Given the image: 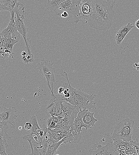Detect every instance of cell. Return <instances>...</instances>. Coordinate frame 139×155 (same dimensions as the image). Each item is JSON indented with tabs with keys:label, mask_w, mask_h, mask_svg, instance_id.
I'll use <instances>...</instances> for the list:
<instances>
[{
	"label": "cell",
	"mask_w": 139,
	"mask_h": 155,
	"mask_svg": "<svg viewBox=\"0 0 139 155\" xmlns=\"http://www.w3.org/2000/svg\"><path fill=\"white\" fill-rule=\"evenodd\" d=\"M138 66H139V62H138Z\"/></svg>",
	"instance_id": "60d3db41"
},
{
	"label": "cell",
	"mask_w": 139,
	"mask_h": 155,
	"mask_svg": "<svg viewBox=\"0 0 139 155\" xmlns=\"http://www.w3.org/2000/svg\"><path fill=\"white\" fill-rule=\"evenodd\" d=\"M32 136L31 134L24 135L23 137V139L27 140L29 142L31 150V155H39L40 148L42 146L40 142H36V141Z\"/></svg>",
	"instance_id": "7c38bea8"
},
{
	"label": "cell",
	"mask_w": 139,
	"mask_h": 155,
	"mask_svg": "<svg viewBox=\"0 0 139 155\" xmlns=\"http://www.w3.org/2000/svg\"><path fill=\"white\" fill-rule=\"evenodd\" d=\"M25 8L23 5L18 0H0V10H8L10 13L11 18L15 17L16 13Z\"/></svg>",
	"instance_id": "ba28073f"
},
{
	"label": "cell",
	"mask_w": 139,
	"mask_h": 155,
	"mask_svg": "<svg viewBox=\"0 0 139 155\" xmlns=\"http://www.w3.org/2000/svg\"><path fill=\"white\" fill-rule=\"evenodd\" d=\"M5 30L10 34H13L18 32L16 26L14 18H11L10 21Z\"/></svg>",
	"instance_id": "d6986e66"
},
{
	"label": "cell",
	"mask_w": 139,
	"mask_h": 155,
	"mask_svg": "<svg viewBox=\"0 0 139 155\" xmlns=\"http://www.w3.org/2000/svg\"><path fill=\"white\" fill-rule=\"evenodd\" d=\"M18 41L15 39H10L7 41V45L5 48L12 51V50L14 45Z\"/></svg>",
	"instance_id": "603a6c76"
},
{
	"label": "cell",
	"mask_w": 139,
	"mask_h": 155,
	"mask_svg": "<svg viewBox=\"0 0 139 155\" xmlns=\"http://www.w3.org/2000/svg\"><path fill=\"white\" fill-rule=\"evenodd\" d=\"M82 127H85L86 130L88 129L87 126L83 122L80 111L74 120V130L75 132L80 133L82 131Z\"/></svg>",
	"instance_id": "4fadbf2b"
},
{
	"label": "cell",
	"mask_w": 139,
	"mask_h": 155,
	"mask_svg": "<svg viewBox=\"0 0 139 155\" xmlns=\"http://www.w3.org/2000/svg\"><path fill=\"white\" fill-rule=\"evenodd\" d=\"M21 54L23 56H26V55H27L26 52L25 51H23L22 52Z\"/></svg>",
	"instance_id": "e575fe53"
},
{
	"label": "cell",
	"mask_w": 139,
	"mask_h": 155,
	"mask_svg": "<svg viewBox=\"0 0 139 155\" xmlns=\"http://www.w3.org/2000/svg\"><path fill=\"white\" fill-rule=\"evenodd\" d=\"M40 61V62L38 63L36 66V68L39 70L40 73L47 80L48 88L50 89L51 94H54L53 83H55V69L53 66V63H51L49 61L44 59Z\"/></svg>",
	"instance_id": "8992f818"
},
{
	"label": "cell",
	"mask_w": 139,
	"mask_h": 155,
	"mask_svg": "<svg viewBox=\"0 0 139 155\" xmlns=\"http://www.w3.org/2000/svg\"><path fill=\"white\" fill-rule=\"evenodd\" d=\"M134 27V26L132 24L128 23L127 25L121 27L116 33L126 36Z\"/></svg>",
	"instance_id": "ffe728a7"
},
{
	"label": "cell",
	"mask_w": 139,
	"mask_h": 155,
	"mask_svg": "<svg viewBox=\"0 0 139 155\" xmlns=\"http://www.w3.org/2000/svg\"><path fill=\"white\" fill-rule=\"evenodd\" d=\"M113 139V144L115 149L127 151V147L128 144V142H126L119 139Z\"/></svg>",
	"instance_id": "9a60e30c"
},
{
	"label": "cell",
	"mask_w": 139,
	"mask_h": 155,
	"mask_svg": "<svg viewBox=\"0 0 139 155\" xmlns=\"http://www.w3.org/2000/svg\"><path fill=\"white\" fill-rule=\"evenodd\" d=\"M135 24L136 27L139 30V23L136 21Z\"/></svg>",
	"instance_id": "d590c367"
},
{
	"label": "cell",
	"mask_w": 139,
	"mask_h": 155,
	"mask_svg": "<svg viewBox=\"0 0 139 155\" xmlns=\"http://www.w3.org/2000/svg\"><path fill=\"white\" fill-rule=\"evenodd\" d=\"M81 0H66L62 2L57 8L55 12L57 16L62 12L65 11L72 16L76 24L82 21L79 12Z\"/></svg>",
	"instance_id": "5b68a950"
},
{
	"label": "cell",
	"mask_w": 139,
	"mask_h": 155,
	"mask_svg": "<svg viewBox=\"0 0 139 155\" xmlns=\"http://www.w3.org/2000/svg\"><path fill=\"white\" fill-rule=\"evenodd\" d=\"M53 118V117L51 116V117H49L47 119V124L48 128H49V127L52 121Z\"/></svg>",
	"instance_id": "f546056e"
},
{
	"label": "cell",
	"mask_w": 139,
	"mask_h": 155,
	"mask_svg": "<svg viewBox=\"0 0 139 155\" xmlns=\"http://www.w3.org/2000/svg\"><path fill=\"white\" fill-rule=\"evenodd\" d=\"M66 0H48L47 9L52 12H55L57 7L63 1Z\"/></svg>",
	"instance_id": "2e32d148"
},
{
	"label": "cell",
	"mask_w": 139,
	"mask_h": 155,
	"mask_svg": "<svg viewBox=\"0 0 139 155\" xmlns=\"http://www.w3.org/2000/svg\"><path fill=\"white\" fill-rule=\"evenodd\" d=\"M22 59L25 63H31L34 61L33 55L32 54L28 55L27 57L25 56H23Z\"/></svg>",
	"instance_id": "cb8c5ba5"
},
{
	"label": "cell",
	"mask_w": 139,
	"mask_h": 155,
	"mask_svg": "<svg viewBox=\"0 0 139 155\" xmlns=\"http://www.w3.org/2000/svg\"><path fill=\"white\" fill-rule=\"evenodd\" d=\"M134 125L135 122L129 118L122 120L115 127L112 138L120 139L126 142L132 140Z\"/></svg>",
	"instance_id": "7a4b0ae2"
},
{
	"label": "cell",
	"mask_w": 139,
	"mask_h": 155,
	"mask_svg": "<svg viewBox=\"0 0 139 155\" xmlns=\"http://www.w3.org/2000/svg\"><path fill=\"white\" fill-rule=\"evenodd\" d=\"M79 12L82 20L86 22L90 17L92 12L91 4L89 0H81Z\"/></svg>",
	"instance_id": "30bf717a"
},
{
	"label": "cell",
	"mask_w": 139,
	"mask_h": 155,
	"mask_svg": "<svg viewBox=\"0 0 139 155\" xmlns=\"http://www.w3.org/2000/svg\"><path fill=\"white\" fill-rule=\"evenodd\" d=\"M25 128L24 127L22 126H19L18 127V129L20 130H21Z\"/></svg>",
	"instance_id": "8d00e7d4"
},
{
	"label": "cell",
	"mask_w": 139,
	"mask_h": 155,
	"mask_svg": "<svg viewBox=\"0 0 139 155\" xmlns=\"http://www.w3.org/2000/svg\"><path fill=\"white\" fill-rule=\"evenodd\" d=\"M92 12L86 22L93 28L101 31L108 30L111 27L114 15L113 10L116 0H89Z\"/></svg>",
	"instance_id": "6da1fadb"
},
{
	"label": "cell",
	"mask_w": 139,
	"mask_h": 155,
	"mask_svg": "<svg viewBox=\"0 0 139 155\" xmlns=\"http://www.w3.org/2000/svg\"><path fill=\"white\" fill-rule=\"evenodd\" d=\"M0 124V136L3 139H11V137L7 134L9 125L8 123H1Z\"/></svg>",
	"instance_id": "e0dca14e"
},
{
	"label": "cell",
	"mask_w": 139,
	"mask_h": 155,
	"mask_svg": "<svg viewBox=\"0 0 139 155\" xmlns=\"http://www.w3.org/2000/svg\"><path fill=\"white\" fill-rule=\"evenodd\" d=\"M63 142V140L62 139L48 147L45 155H52L55 154L60 145Z\"/></svg>",
	"instance_id": "ac0fdd59"
},
{
	"label": "cell",
	"mask_w": 139,
	"mask_h": 155,
	"mask_svg": "<svg viewBox=\"0 0 139 155\" xmlns=\"http://www.w3.org/2000/svg\"><path fill=\"white\" fill-rule=\"evenodd\" d=\"M73 134L71 143H78L80 142L82 138L81 133L75 132L74 130L72 131Z\"/></svg>",
	"instance_id": "7402d4cb"
},
{
	"label": "cell",
	"mask_w": 139,
	"mask_h": 155,
	"mask_svg": "<svg viewBox=\"0 0 139 155\" xmlns=\"http://www.w3.org/2000/svg\"><path fill=\"white\" fill-rule=\"evenodd\" d=\"M138 66V64L136 63H135L133 64V67L135 68H136V67Z\"/></svg>",
	"instance_id": "74e56055"
},
{
	"label": "cell",
	"mask_w": 139,
	"mask_h": 155,
	"mask_svg": "<svg viewBox=\"0 0 139 155\" xmlns=\"http://www.w3.org/2000/svg\"><path fill=\"white\" fill-rule=\"evenodd\" d=\"M74 95L70 103L81 109L90 110L96 108V102L94 100L96 95L93 93L87 94L79 89L74 91Z\"/></svg>",
	"instance_id": "3957f363"
},
{
	"label": "cell",
	"mask_w": 139,
	"mask_h": 155,
	"mask_svg": "<svg viewBox=\"0 0 139 155\" xmlns=\"http://www.w3.org/2000/svg\"><path fill=\"white\" fill-rule=\"evenodd\" d=\"M57 123H56L54 121H52L49 127V128H55L57 125Z\"/></svg>",
	"instance_id": "1f68e13d"
},
{
	"label": "cell",
	"mask_w": 139,
	"mask_h": 155,
	"mask_svg": "<svg viewBox=\"0 0 139 155\" xmlns=\"http://www.w3.org/2000/svg\"><path fill=\"white\" fill-rule=\"evenodd\" d=\"M9 146L7 140L3 139L0 136V155H6L5 148Z\"/></svg>",
	"instance_id": "44dd1931"
},
{
	"label": "cell",
	"mask_w": 139,
	"mask_h": 155,
	"mask_svg": "<svg viewBox=\"0 0 139 155\" xmlns=\"http://www.w3.org/2000/svg\"><path fill=\"white\" fill-rule=\"evenodd\" d=\"M62 18H66L69 17L68 13L65 11H63L61 12L58 16Z\"/></svg>",
	"instance_id": "83f0119b"
},
{
	"label": "cell",
	"mask_w": 139,
	"mask_h": 155,
	"mask_svg": "<svg viewBox=\"0 0 139 155\" xmlns=\"http://www.w3.org/2000/svg\"><path fill=\"white\" fill-rule=\"evenodd\" d=\"M60 132H55L53 133H51L52 136H53L56 138L59 139L60 138ZM60 140V139H59Z\"/></svg>",
	"instance_id": "4dcf8cb0"
},
{
	"label": "cell",
	"mask_w": 139,
	"mask_h": 155,
	"mask_svg": "<svg viewBox=\"0 0 139 155\" xmlns=\"http://www.w3.org/2000/svg\"><path fill=\"white\" fill-rule=\"evenodd\" d=\"M33 138L36 141H38V137L36 135V136H35V137H33Z\"/></svg>",
	"instance_id": "f35d334b"
},
{
	"label": "cell",
	"mask_w": 139,
	"mask_h": 155,
	"mask_svg": "<svg viewBox=\"0 0 139 155\" xmlns=\"http://www.w3.org/2000/svg\"><path fill=\"white\" fill-rule=\"evenodd\" d=\"M64 90V87H60L58 90V94H62Z\"/></svg>",
	"instance_id": "d6a6232c"
},
{
	"label": "cell",
	"mask_w": 139,
	"mask_h": 155,
	"mask_svg": "<svg viewBox=\"0 0 139 155\" xmlns=\"http://www.w3.org/2000/svg\"><path fill=\"white\" fill-rule=\"evenodd\" d=\"M30 122L32 125L31 134L32 135L34 134L38 137L42 129L40 128L39 125L36 115H33L30 117Z\"/></svg>",
	"instance_id": "5bb4252c"
},
{
	"label": "cell",
	"mask_w": 139,
	"mask_h": 155,
	"mask_svg": "<svg viewBox=\"0 0 139 155\" xmlns=\"http://www.w3.org/2000/svg\"><path fill=\"white\" fill-rule=\"evenodd\" d=\"M125 36L124 35L116 33L115 36V39L116 44L118 45H120Z\"/></svg>",
	"instance_id": "d4e9b609"
},
{
	"label": "cell",
	"mask_w": 139,
	"mask_h": 155,
	"mask_svg": "<svg viewBox=\"0 0 139 155\" xmlns=\"http://www.w3.org/2000/svg\"><path fill=\"white\" fill-rule=\"evenodd\" d=\"M136 150L137 154L139 155V143L138 142L136 145Z\"/></svg>",
	"instance_id": "836d02e7"
},
{
	"label": "cell",
	"mask_w": 139,
	"mask_h": 155,
	"mask_svg": "<svg viewBox=\"0 0 139 155\" xmlns=\"http://www.w3.org/2000/svg\"><path fill=\"white\" fill-rule=\"evenodd\" d=\"M42 146V147L40 148L39 155H45L47 149L48 148V146L46 145Z\"/></svg>",
	"instance_id": "4316f807"
},
{
	"label": "cell",
	"mask_w": 139,
	"mask_h": 155,
	"mask_svg": "<svg viewBox=\"0 0 139 155\" xmlns=\"http://www.w3.org/2000/svg\"><path fill=\"white\" fill-rule=\"evenodd\" d=\"M80 112L83 121L88 129L95 125V123L98 120L94 117V112H91L88 109L82 110L81 108Z\"/></svg>",
	"instance_id": "8fae6325"
},
{
	"label": "cell",
	"mask_w": 139,
	"mask_h": 155,
	"mask_svg": "<svg viewBox=\"0 0 139 155\" xmlns=\"http://www.w3.org/2000/svg\"><path fill=\"white\" fill-rule=\"evenodd\" d=\"M113 138L108 134L105 133L100 141L95 143L89 151L90 155H115L113 144Z\"/></svg>",
	"instance_id": "277c9868"
},
{
	"label": "cell",
	"mask_w": 139,
	"mask_h": 155,
	"mask_svg": "<svg viewBox=\"0 0 139 155\" xmlns=\"http://www.w3.org/2000/svg\"><path fill=\"white\" fill-rule=\"evenodd\" d=\"M136 68L138 70H139V66H138L136 67Z\"/></svg>",
	"instance_id": "ab89813d"
},
{
	"label": "cell",
	"mask_w": 139,
	"mask_h": 155,
	"mask_svg": "<svg viewBox=\"0 0 139 155\" xmlns=\"http://www.w3.org/2000/svg\"><path fill=\"white\" fill-rule=\"evenodd\" d=\"M48 113L50 114L52 117L54 116L56 112V108L55 107V105L50 107L46 110Z\"/></svg>",
	"instance_id": "484cf974"
},
{
	"label": "cell",
	"mask_w": 139,
	"mask_h": 155,
	"mask_svg": "<svg viewBox=\"0 0 139 155\" xmlns=\"http://www.w3.org/2000/svg\"><path fill=\"white\" fill-rule=\"evenodd\" d=\"M25 128L27 130H29L31 129L32 125L30 122L26 123L24 125Z\"/></svg>",
	"instance_id": "f1b7e54d"
},
{
	"label": "cell",
	"mask_w": 139,
	"mask_h": 155,
	"mask_svg": "<svg viewBox=\"0 0 139 155\" xmlns=\"http://www.w3.org/2000/svg\"><path fill=\"white\" fill-rule=\"evenodd\" d=\"M24 8L22 9L23 14H21L20 11L15 13L16 16L14 17L16 26L19 33L23 36L25 44V47L29 55L31 54L30 49L31 47L29 44L30 41L27 38V34L28 31V29L27 27L23 21L24 19Z\"/></svg>",
	"instance_id": "52a82bcc"
},
{
	"label": "cell",
	"mask_w": 139,
	"mask_h": 155,
	"mask_svg": "<svg viewBox=\"0 0 139 155\" xmlns=\"http://www.w3.org/2000/svg\"><path fill=\"white\" fill-rule=\"evenodd\" d=\"M17 111L15 107L7 108H4L0 115V123L9 124L13 129H15L16 125L15 120L17 119L19 114H15L14 112Z\"/></svg>",
	"instance_id": "9c48e42d"
}]
</instances>
